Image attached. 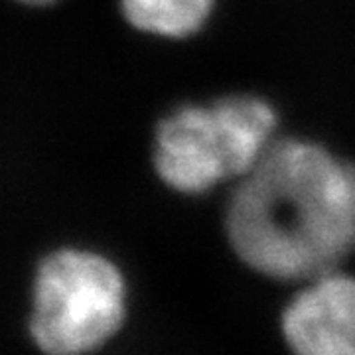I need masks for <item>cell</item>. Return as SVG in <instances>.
Returning <instances> with one entry per match:
<instances>
[{
    "label": "cell",
    "mask_w": 355,
    "mask_h": 355,
    "mask_svg": "<svg viewBox=\"0 0 355 355\" xmlns=\"http://www.w3.org/2000/svg\"><path fill=\"white\" fill-rule=\"evenodd\" d=\"M225 231L245 265L277 280H312L355 251V164L316 142L275 140L239 178Z\"/></svg>",
    "instance_id": "cell-1"
},
{
    "label": "cell",
    "mask_w": 355,
    "mask_h": 355,
    "mask_svg": "<svg viewBox=\"0 0 355 355\" xmlns=\"http://www.w3.org/2000/svg\"><path fill=\"white\" fill-rule=\"evenodd\" d=\"M275 128L277 111L254 95L182 105L156 127V174L182 193H203L229 178L239 180L272 144Z\"/></svg>",
    "instance_id": "cell-2"
},
{
    "label": "cell",
    "mask_w": 355,
    "mask_h": 355,
    "mask_svg": "<svg viewBox=\"0 0 355 355\" xmlns=\"http://www.w3.org/2000/svg\"><path fill=\"white\" fill-rule=\"evenodd\" d=\"M30 334L46 355H85L125 320V280L99 253L60 249L42 259L34 279Z\"/></svg>",
    "instance_id": "cell-3"
},
{
    "label": "cell",
    "mask_w": 355,
    "mask_h": 355,
    "mask_svg": "<svg viewBox=\"0 0 355 355\" xmlns=\"http://www.w3.org/2000/svg\"><path fill=\"white\" fill-rule=\"evenodd\" d=\"M296 355H355V279L338 268L308 280L282 314Z\"/></svg>",
    "instance_id": "cell-4"
},
{
    "label": "cell",
    "mask_w": 355,
    "mask_h": 355,
    "mask_svg": "<svg viewBox=\"0 0 355 355\" xmlns=\"http://www.w3.org/2000/svg\"><path fill=\"white\" fill-rule=\"evenodd\" d=\"M216 0H121L128 24L162 38H188L202 30Z\"/></svg>",
    "instance_id": "cell-5"
},
{
    "label": "cell",
    "mask_w": 355,
    "mask_h": 355,
    "mask_svg": "<svg viewBox=\"0 0 355 355\" xmlns=\"http://www.w3.org/2000/svg\"><path fill=\"white\" fill-rule=\"evenodd\" d=\"M18 2H24V4H30V6H48L55 0H18Z\"/></svg>",
    "instance_id": "cell-6"
}]
</instances>
